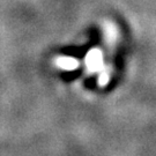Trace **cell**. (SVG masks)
Returning a JSON list of instances; mask_svg holds the SVG:
<instances>
[{
	"mask_svg": "<svg viewBox=\"0 0 156 156\" xmlns=\"http://www.w3.org/2000/svg\"><path fill=\"white\" fill-rule=\"evenodd\" d=\"M88 64L91 68H98L101 64V55L100 52L93 51L88 57Z\"/></svg>",
	"mask_w": 156,
	"mask_h": 156,
	"instance_id": "1",
	"label": "cell"
},
{
	"mask_svg": "<svg viewBox=\"0 0 156 156\" xmlns=\"http://www.w3.org/2000/svg\"><path fill=\"white\" fill-rule=\"evenodd\" d=\"M59 65L64 68H67V69H72L76 66V62L74 59H71V58H62L59 60Z\"/></svg>",
	"mask_w": 156,
	"mask_h": 156,
	"instance_id": "2",
	"label": "cell"
}]
</instances>
